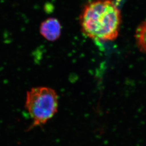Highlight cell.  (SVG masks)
<instances>
[{"label":"cell","mask_w":146,"mask_h":146,"mask_svg":"<svg viewBox=\"0 0 146 146\" xmlns=\"http://www.w3.org/2000/svg\"><path fill=\"white\" fill-rule=\"evenodd\" d=\"M58 96L55 90L47 87L33 88L28 92L25 108L33 119L29 130L44 125L58 111Z\"/></svg>","instance_id":"cell-2"},{"label":"cell","mask_w":146,"mask_h":146,"mask_svg":"<svg viewBox=\"0 0 146 146\" xmlns=\"http://www.w3.org/2000/svg\"><path fill=\"white\" fill-rule=\"evenodd\" d=\"M41 35L49 41H54L59 38L61 33V26L59 21L54 18H49L41 23L39 28Z\"/></svg>","instance_id":"cell-3"},{"label":"cell","mask_w":146,"mask_h":146,"mask_svg":"<svg viewBox=\"0 0 146 146\" xmlns=\"http://www.w3.org/2000/svg\"><path fill=\"white\" fill-rule=\"evenodd\" d=\"M79 21L88 38L100 42L113 40L119 32L121 12L111 0H95L84 6Z\"/></svg>","instance_id":"cell-1"},{"label":"cell","mask_w":146,"mask_h":146,"mask_svg":"<svg viewBox=\"0 0 146 146\" xmlns=\"http://www.w3.org/2000/svg\"><path fill=\"white\" fill-rule=\"evenodd\" d=\"M137 44L139 50L146 54V21H143L137 29L135 33Z\"/></svg>","instance_id":"cell-4"}]
</instances>
